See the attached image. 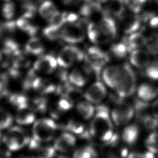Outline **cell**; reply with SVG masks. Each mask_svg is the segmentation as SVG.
Instances as JSON below:
<instances>
[{
  "instance_id": "obj_1",
  "label": "cell",
  "mask_w": 158,
  "mask_h": 158,
  "mask_svg": "<svg viewBox=\"0 0 158 158\" xmlns=\"http://www.w3.org/2000/svg\"><path fill=\"white\" fill-rule=\"evenodd\" d=\"M92 138L104 143L110 140L115 132L114 123L109 108L105 105L95 107V113L92 117L89 127Z\"/></svg>"
},
{
  "instance_id": "obj_2",
  "label": "cell",
  "mask_w": 158,
  "mask_h": 158,
  "mask_svg": "<svg viewBox=\"0 0 158 158\" xmlns=\"http://www.w3.org/2000/svg\"><path fill=\"white\" fill-rule=\"evenodd\" d=\"M59 128L55 121L51 118H43L35 122L33 126V137L44 143L51 141Z\"/></svg>"
},
{
  "instance_id": "obj_3",
  "label": "cell",
  "mask_w": 158,
  "mask_h": 158,
  "mask_svg": "<svg viewBox=\"0 0 158 158\" xmlns=\"http://www.w3.org/2000/svg\"><path fill=\"white\" fill-rule=\"evenodd\" d=\"M122 65V77L115 91L120 97L124 99L131 96L135 91L136 79L134 71L128 64H123Z\"/></svg>"
},
{
  "instance_id": "obj_4",
  "label": "cell",
  "mask_w": 158,
  "mask_h": 158,
  "mask_svg": "<svg viewBox=\"0 0 158 158\" xmlns=\"http://www.w3.org/2000/svg\"><path fill=\"white\" fill-rule=\"evenodd\" d=\"M29 139L23 129L14 126L3 135L2 142L10 151H15L27 145Z\"/></svg>"
},
{
  "instance_id": "obj_5",
  "label": "cell",
  "mask_w": 158,
  "mask_h": 158,
  "mask_svg": "<svg viewBox=\"0 0 158 158\" xmlns=\"http://www.w3.org/2000/svg\"><path fill=\"white\" fill-rule=\"evenodd\" d=\"M135 115L133 106L123 100L115 103L110 112V116L114 124L122 126L128 123Z\"/></svg>"
},
{
  "instance_id": "obj_6",
  "label": "cell",
  "mask_w": 158,
  "mask_h": 158,
  "mask_svg": "<svg viewBox=\"0 0 158 158\" xmlns=\"http://www.w3.org/2000/svg\"><path fill=\"white\" fill-rule=\"evenodd\" d=\"M120 140L119 136L115 133L110 140L102 144V153L105 158H127L128 149Z\"/></svg>"
},
{
  "instance_id": "obj_7",
  "label": "cell",
  "mask_w": 158,
  "mask_h": 158,
  "mask_svg": "<svg viewBox=\"0 0 158 158\" xmlns=\"http://www.w3.org/2000/svg\"><path fill=\"white\" fill-rule=\"evenodd\" d=\"M85 54L78 48L68 45L64 46L58 54L57 64L62 68H68L72 66L75 62H79L85 59Z\"/></svg>"
},
{
  "instance_id": "obj_8",
  "label": "cell",
  "mask_w": 158,
  "mask_h": 158,
  "mask_svg": "<svg viewBox=\"0 0 158 158\" xmlns=\"http://www.w3.org/2000/svg\"><path fill=\"white\" fill-rule=\"evenodd\" d=\"M86 36V30L83 23L75 22L69 23L60 31V38L70 44H76L84 40Z\"/></svg>"
},
{
  "instance_id": "obj_9",
  "label": "cell",
  "mask_w": 158,
  "mask_h": 158,
  "mask_svg": "<svg viewBox=\"0 0 158 158\" xmlns=\"http://www.w3.org/2000/svg\"><path fill=\"white\" fill-rule=\"evenodd\" d=\"M107 89L101 81H96L89 85L83 93L85 99L93 104H99L107 96Z\"/></svg>"
},
{
  "instance_id": "obj_10",
  "label": "cell",
  "mask_w": 158,
  "mask_h": 158,
  "mask_svg": "<svg viewBox=\"0 0 158 158\" xmlns=\"http://www.w3.org/2000/svg\"><path fill=\"white\" fill-rule=\"evenodd\" d=\"M122 73V65H110L102 70V78L107 86L115 90L120 82Z\"/></svg>"
},
{
  "instance_id": "obj_11",
  "label": "cell",
  "mask_w": 158,
  "mask_h": 158,
  "mask_svg": "<svg viewBox=\"0 0 158 158\" xmlns=\"http://www.w3.org/2000/svg\"><path fill=\"white\" fill-rule=\"evenodd\" d=\"M119 18V25L122 30L127 33L131 34L138 31L141 27V19L136 14L123 13Z\"/></svg>"
},
{
  "instance_id": "obj_12",
  "label": "cell",
  "mask_w": 158,
  "mask_h": 158,
  "mask_svg": "<svg viewBox=\"0 0 158 158\" xmlns=\"http://www.w3.org/2000/svg\"><path fill=\"white\" fill-rule=\"evenodd\" d=\"M130 64L137 68H146L151 62V53L148 51L136 49L131 51L130 55Z\"/></svg>"
},
{
  "instance_id": "obj_13",
  "label": "cell",
  "mask_w": 158,
  "mask_h": 158,
  "mask_svg": "<svg viewBox=\"0 0 158 158\" xmlns=\"http://www.w3.org/2000/svg\"><path fill=\"white\" fill-rule=\"evenodd\" d=\"M76 144V137L70 132H64L55 140L54 147L56 151L66 152L73 149Z\"/></svg>"
},
{
  "instance_id": "obj_14",
  "label": "cell",
  "mask_w": 158,
  "mask_h": 158,
  "mask_svg": "<svg viewBox=\"0 0 158 158\" xmlns=\"http://www.w3.org/2000/svg\"><path fill=\"white\" fill-rule=\"evenodd\" d=\"M57 64V59L53 56L48 54L41 57L35 62L33 69L36 72L49 74L55 70Z\"/></svg>"
},
{
  "instance_id": "obj_15",
  "label": "cell",
  "mask_w": 158,
  "mask_h": 158,
  "mask_svg": "<svg viewBox=\"0 0 158 158\" xmlns=\"http://www.w3.org/2000/svg\"><path fill=\"white\" fill-rule=\"evenodd\" d=\"M99 30L110 40L114 39L117 33V28L114 20L106 15L100 19L96 23Z\"/></svg>"
},
{
  "instance_id": "obj_16",
  "label": "cell",
  "mask_w": 158,
  "mask_h": 158,
  "mask_svg": "<svg viewBox=\"0 0 158 158\" xmlns=\"http://www.w3.org/2000/svg\"><path fill=\"white\" fill-rule=\"evenodd\" d=\"M139 136V128L135 124L127 125L123 130L121 135L122 142L128 146L135 144Z\"/></svg>"
},
{
  "instance_id": "obj_17",
  "label": "cell",
  "mask_w": 158,
  "mask_h": 158,
  "mask_svg": "<svg viewBox=\"0 0 158 158\" xmlns=\"http://www.w3.org/2000/svg\"><path fill=\"white\" fill-rule=\"evenodd\" d=\"M64 127L70 133L76 135L80 138L85 139L91 138L89 128H87L83 123L78 121L70 120L66 123Z\"/></svg>"
},
{
  "instance_id": "obj_18",
  "label": "cell",
  "mask_w": 158,
  "mask_h": 158,
  "mask_svg": "<svg viewBox=\"0 0 158 158\" xmlns=\"http://www.w3.org/2000/svg\"><path fill=\"white\" fill-rule=\"evenodd\" d=\"M86 32L89 40L96 44H104L111 40L99 30L96 23H89L87 27Z\"/></svg>"
},
{
  "instance_id": "obj_19",
  "label": "cell",
  "mask_w": 158,
  "mask_h": 158,
  "mask_svg": "<svg viewBox=\"0 0 158 158\" xmlns=\"http://www.w3.org/2000/svg\"><path fill=\"white\" fill-rule=\"evenodd\" d=\"M15 115L16 122L20 125H28L35 120V111L28 105L23 107L17 109Z\"/></svg>"
},
{
  "instance_id": "obj_20",
  "label": "cell",
  "mask_w": 158,
  "mask_h": 158,
  "mask_svg": "<svg viewBox=\"0 0 158 158\" xmlns=\"http://www.w3.org/2000/svg\"><path fill=\"white\" fill-rule=\"evenodd\" d=\"M125 0H109L105 3V13L116 17H120L125 12Z\"/></svg>"
},
{
  "instance_id": "obj_21",
  "label": "cell",
  "mask_w": 158,
  "mask_h": 158,
  "mask_svg": "<svg viewBox=\"0 0 158 158\" xmlns=\"http://www.w3.org/2000/svg\"><path fill=\"white\" fill-rule=\"evenodd\" d=\"M158 94V89L149 83H143L137 89L138 98L144 101L149 102L154 99Z\"/></svg>"
},
{
  "instance_id": "obj_22",
  "label": "cell",
  "mask_w": 158,
  "mask_h": 158,
  "mask_svg": "<svg viewBox=\"0 0 158 158\" xmlns=\"http://www.w3.org/2000/svg\"><path fill=\"white\" fill-rule=\"evenodd\" d=\"M89 75L83 69H74L68 75L69 81L75 86L81 88L84 86L89 80Z\"/></svg>"
},
{
  "instance_id": "obj_23",
  "label": "cell",
  "mask_w": 158,
  "mask_h": 158,
  "mask_svg": "<svg viewBox=\"0 0 158 158\" xmlns=\"http://www.w3.org/2000/svg\"><path fill=\"white\" fill-rule=\"evenodd\" d=\"M130 51L134 49H140L144 45H146L148 41L144 35L138 31H136L129 34L128 38L125 40Z\"/></svg>"
},
{
  "instance_id": "obj_24",
  "label": "cell",
  "mask_w": 158,
  "mask_h": 158,
  "mask_svg": "<svg viewBox=\"0 0 158 158\" xmlns=\"http://www.w3.org/2000/svg\"><path fill=\"white\" fill-rule=\"evenodd\" d=\"M76 109L78 115L85 120L92 118L95 113V107L92 103L86 100L79 102Z\"/></svg>"
},
{
  "instance_id": "obj_25",
  "label": "cell",
  "mask_w": 158,
  "mask_h": 158,
  "mask_svg": "<svg viewBox=\"0 0 158 158\" xmlns=\"http://www.w3.org/2000/svg\"><path fill=\"white\" fill-rule=\"evenodd\" d=\"M2 52L6 56L13 57V58L22 53L19 44L10 38H7L4 41Z\"/></svg>"
},
{
  "instance_id": "obj_26",
  "label": "cell",
  "mask_w": 158,
  "mask_h": 158,
  "mask_svg": "<svg viewBox=\"0 0 158 158\" xmlns=\"http://www.w3.org/2000/svg\"><path fill=\"white\" fill-rule=\"evenodd\" d=\"M73 158H99L95 148L91 146H85L75 150Z\"/></svg>"
},
{
  "instance_id": "obj_27",
  "label": "cell",
  "mask_w": 158,
  "mask_h": 158,
  "mask_svg": "<svg viewBox=\"0 0 158 158\" xmlns=\"http://www.w3.org/2000/svg\"><path fill=\"white\" fill-rule=\"evenodd\" d=\"M25 50L27 52L34 55H40L44 51V48L40 40L36 37L30 38L25 45Z\"/></svg>"
},
{
  "instance_id": "obj_28",
  "label": "cell",
  "mask_w": 158,
  "mask_h": 158,
  "mask_svg": "<svg viewBox=\"0 0 158 158\" xmlns=\"http://www.w3.org/2000/svg\"><path fill=\"white\" fill-rule=\"evenodd\" d=\"M16 25L18 28L21 29L22 31L26 32L30 36L34 37L38 32V28L35 25H32L29 19L24 17H20L16 21Z\"/></svg>"
},
{
  "instance_id": "obj_29",
  "label": "cell",
  "mask_w": 158,
  "mask_h": 158,
  "mask_svg": "<svg viewBox=\"0 0 158 158\" xmlns=\"http://www.w3.org/2000/svg\"><path fill=\"white\" fill-rule=\"evenodd\" d=\"M110 51L115 57L118 59L125 57L128 52H131L125 41L114 44L111 46Z\"/></svg>"
},
{
  "instance_id": "obj_30",
  "label": "cell",
  "mask_w": 158,
  "mask_h": 158,
  "mask_svg": "<svg viewBox=\"0 0 158 158\" xmlns=\"http://www.w3.org/2000/svg\"><path fill=\"white\" fill-rule=\"evenodd\" d=\"M145 146L148 151L154 154H158V132L151 131L145 139Z\"/></svg>"
},
{
  "instance_id": "obj_31",
  "label": "cell",
  "mask_w": 158,
  "mask_h": 158,
  "mask_svg": "<svg viewBox=\"0 0 158 158\" xmlns=\"http://www.w3.org/2000/svg\"><path fill=\"white\" fill-rule=\"evenodd\" d=\"M57 10L55 5L50 1H46L41 4L39 8L40 14L43 18L47 20H48Z\"/></svg>"
},
{
  "instance_id": "obj_32",
  "label": "cell",
  "mask_w": 158,
  "mask_h": 158,
  "mask_svg": "<svg viewBox=\"0 0 158 158\" xmlns=\"http://www.w3.org/2000/svg\"><path fill=\"white\" fill-rule=\"evenodd\" d=\"M9 101L13 106L17 107V109L29 105L28 98L25 95L22 94H12L9 96Z\"/></svg>"
},
{
  "instance_id": "obj_33",
  "label": "cell",
  "mask_w": 158,
  "mask_h": 158,
  "mask_svg": "<svg viewBox=\"0 0 158 158\" xmlns=\"http://www.w3.org/2000/svg\"><path fill=\"white\" fill-rule=\"evenodd\" d=\"M139 122L148 130L154 131L158 127V120L152 114H148L139 120Z\"/></svg>"
},
{
  "instance_id": "obj_34",
  "label": "cell",
  "mask_w": 158,
  "mask_h": 158,
  "mask_svg": "<svg viewBox=\"0 0 158 158\" xmlns=\"http://www.w3.org/2000/svg\"><path fill=\"white\" fill-rule=\"evenodd\" d=\"M12 122V115L4 109L0 107V130L10 127Z\"/></svg>"
},
{
  "instance_id": "obj_35",
  "label": "cell",
  "mask_w": 158,
  "mask_h": 158,
  "mask_svg": "<svg viewBox=\"0 0 158 158\" xmlns=\"http://www.w3.org/2000/svg\"><path fill=\"white\" fill-rule=\"evenodd\" d=\"M30 106L35 112L44 113L47 109V100L44 97L35 98Z\"/></svg>"
},
{
  "instance_id": "obj_36",
  "label": "cell",
  "mask_w": 158,
  "mask_h": 158,
  "mask_svg": "<svg viewBox=\"0 0 158 158\" xmlns=\"http://www.w3.org/2000/svg\"><path fill=\"white\" fill-rule=\"evenodd\" d=\"M56 149L54 146H41L36 150V158H54L56 156Z\"/></svg>"
},
{
  "instance_id": "obj_37",
  "label": "cell",
  "mask_w": 158,
  "mask_h": 158,
  "mask_svg": "<svg viewBox=\"0 0 158 158\" xmlns=\"http://www.w3.org/2000/svg\"><path fill=\"white\" fill-rule=\"evenodd\" d=\"M22 9L23 10L22 17L27 19L33 18L36 10V6L35 3L30 1H25L22 5Z\"/></svg>"
},
{
  "instance_id": "obj_38",
  "label": "cell",
  "mask_w": 158,
  "mask_h": 158,
  "mask_svg": "<svg viewBox=\"0 0 158 158\" xmlns=\"http://www.w3.org/2000/svg\"><path fill=\"white\" fill-rule=\"evenodd\" d=\"M51 25L57 28H61L66 23L65 19V12H60L57 10L48 20Z\"/></svg>"
},
{
  "instance_id": "obj_39",
  "label": "cell",
  "mask_w": 158,
  "mask_h": 158,
  "mask_svg": "<svg viewBox=\"0 0 158 158\" xmlns=\"http://www.w3.org/2000/svg\"><path fill=\"white\" fill-rule=\"evenodd\" d=\"M43 35L49 40L54 41L60 38V28L52 25H49L43 30Z\"/></svg>"
},
{
  "instance_id": "obj_40",
  "label": "cell",
  "mask_w": 158,
  "mask_h": 158,
  "mask_svg": "<svg viewBox=\"0 0 158 158\" xmlns=\"http://www.w3.org/2000/svg\"><path fill=\"white\" fill-rule=\"evenodd\" d=\"M37 77L38 76L36 75V71L34 69H30L28 72L22 83V86L25 91H29L33 89V83Z\"/></svg>"
},
{
  "instance_id": "obj_41",
  "label": "cell",
  "mask_w": 158,
  "mask_h": 158,
  "mask_svg": "<svg viewBox=\"0 0 158 158\" xmlns=\"http://www.w3.org/2000/svg\"><path fill=\"white\" fill-rule=\"evenodd\" d=\"M73 102L70 99L65 96H61V98L57 102V109L60 112H67L70 110L73 106Z\"/></svg>"
},
{
  "instance_id": "obj_42",
  "label": "cell",
  "mask_w": 158,
  "mask_h": 158,
  "mask_svg": "<svg viewBox=\"0 0 158 158\" xmlns=\"http://www.w3.org/2000/svg\"><path fill=\"white\" fill-rule=\"evenodd\" d=\"M146 1L147 0H125V4L132 12L137 14Z\"/></svg>"
},
{
  "instance_id": "obj_43",
  "label": "cell",
  "mask_w": 158,
  "mask_h": 158,
  "mask_svg": "<svg viewBox=\"0 0 158 158\" xmlns=\"http://www.w3.org/2000/svg\"><path fill=\"white\" fill-rule=\"evenodd\" d=\"M146 76L152 80H158V60H155L150 63L146 68Z\"/></svg>"
},
{
  "instance_id": "obj_44",
  "label": "cell",
  "mask_w": 158,
  "mask_h": 158,
  "mask_svg": "<svg viewBox=\"0 0 158 158\" xmlns=\"http://www.w3.org/2000/svg\"><path fill=\"white\" fill-rule=\"evenodd\" d=\"M2 15L7 19H12L15 13V5L13 2H8L4 4L2 9Z\"/></svg>"
},
{
  "instance_id": "obj_45",
  "label": "cell",
  "mask_w": 158,
  "mask_h": 158,
  "mask_svg": "<svg viewBox=\"0 0 158 158\" xmlns=\"http://www.w3.org/2000/svg\"><path fill=\"white\" fill-rule=\"evenodd\" d=\"M149 26L151 30L152 34L156 38H158V16H149Z\"/></svg>"
},
{
  "instance_id": "obj_46",
  "label": "cell",
  "mask_w": 158,
  "mask_h": 158,
  "mask_svg": "<svg viewBox=\"0 0 158 158\" xmlns=\"http://www.w3.org/2000/svg\"><path fill=\"white\" fill-rule=\"evenodd\" d=\"M127 158H155V156L153 153L148 151L143 152H131L128 154Z\"/></svg>"
},
{
  "instance_id": "obj_47",
  "label": "cell",
  "mask_w": 158,
  "mask_h": 158,
  "mask_svg": "<svg viewBox=\"0 0 158 158\" xmlns=\"http://www.w3.org/2000/svg\"><path fill=\"white\" fill-rule=\"evenodd\" d=\"M156 40H154L149 43L146 44L148 51L153 54H158V38Z\"/></svg>"
},
{
  "instance_id": "obj_48",
  "label": "cell",
  "mask_w": 158,
  "mask_h": 158,
  "mask_svg": "<svg viewBox=\"0 0 158 158\" xmlns=\"http://www.w3.org/2000/svg\"><path fill=\"white\" fill-rule=\"evenodd\" d=\"M65 19L66 23H73L77 22V20L78 19V16L73 12L67 13L65 12Z\"/></svg>"
},
{
  "instance_id": "obj_49",
  "label": "cell",
  "mask_w": 158,
  "mask_h": 158,
  "mask_svg": "<svg viewBox=\"0 0 158 158\" xmlns=\"http://www.w3.org/2000/svg\"><path fill=\"white\" fill-rule=\"evenodd\" d=\"M151 114L158 120V99L154 101L151 106Z\"/></svg>"
},
{
  "instance_id": "obj_50",
  "label": "cell",
  "mask_w": 158,
  "mask_h": 158,
  "mask_svg": "<svg viewBox=\"0 0 158 158\" xmlns=\"http://www.w3.org/2000/svg\"><path fill=\"white\" fill-rule=\"evenodd\" d=\"M0 158H11L10 151L0 149Z\"/></svg>"
},
{
  "instance_id": "obj_51",
  "label": "cell",
  "mask_w": 158,
  "mask_h": 158,
  "mask_svg": "<svg viewBox=\"0 0 158 158\" xmlns=\"http://www.w3.org/2000/svg\"><path fill=\"white\" fill-rule=\"evenodd\" d=\"M4 54L0 51V66L6 67L8 65V62L7 60H4Z\"/></svg>"
},
{
  "instance_id": "obj_52",
  "label": "cell",
  "mask_w": 158,
  "mask_h": 158,
  "mask_svg": "<svg viewBox=\"0 0 158 158\" xmlns=\"http://www.w3.org/2000/svg\"><path fill=\"white\" fill-rule=\"evenodd\" d=\"M61 1L65 4H71L74 0H61Z\"/></svg>"
},
{
  "instance_id": "obj_53",
  "label": "cell",
  "mask_w": 158,
  "mask_h": 158,
  "mask_svg": "<svg viewBox=\"0 0 158 158\" xmlns=\"http://www.w3.org/2000/svg\"><path fill=\"white\" fill-rule=\"evenodd\" d=\"M93 1L97 2L98 3L101 4V3H106V2H107L109 0H93Z\"/></svg>"
},
{
  "instance_id": "obj_54",
  "label": "cell",
  "mask_w": 158,
  "mask_h": 158,
  "mask_svg": "<svg viewBox=\"0 0 158 158\" xmlns=\"http://www.w3.org/2000/svg\"><path fill=\"white\" fill-rule=\"evenodd\" d=\"M3 135H2V134L1 133V131H0V144H1V142H2Z\"/></svg>"
},
{
  "instance_id": "obj_55",
  "label": "cell",
  "mask_w": 158,
  "mask_h": 158,
  "mask_svg": "<svg viewBox=\"0 0 158 158\" xmlns=\"http://www.w3.org/2000/svg\"><path fill=\"white\" fill-rule=\"evenodd\" d=\"M57 158H69V157L67 156H59Z\"/></svg>"
},
{
  "instance_id": "obj_56",
  "label": "cell",
  "mask_w": 158,
  "mask_h": 158,
  "mask_svg": "<svg viewBox=\"0 0 158 158\" xmlns=\"http://www.w3.org/2000/svg\"><path fill=\"white\" fill-rule=\"evenodd\" d=\"M155 1H156V4L158 5V0H155Z\"/></svg>"
},
{
  "instance_id": "obj_57",
  "label": "cell",
  "mask_w": 158,
  "mask_h": 158,
  "mask_svg": "<svg viewBox=\"0 0 158 158\" xmlns=\"http://www.w3.org/2000/svg\"><path fill=\"white\" fill-rule=\"evenodd\" d=\"M1 35H2V33L0 31V37L1 36Z\"/></svg>"
}]
</instances>
